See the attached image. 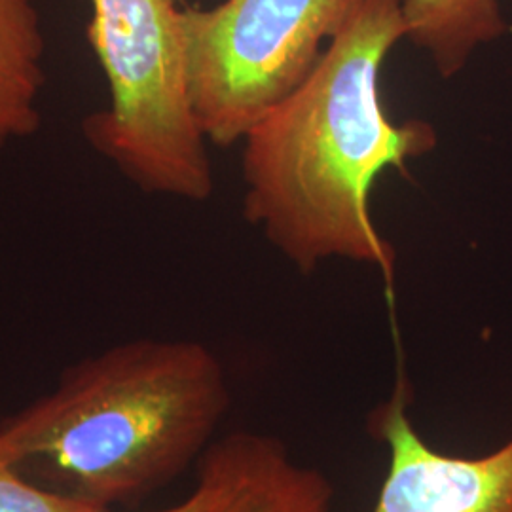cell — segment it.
I'll list each match as a JSON object with an SVG mask.
<instances>
[{
	"label": "cell",
	"mask_w": 512,
	"mask_h": 512,
	"mask_svg": "<svg viewBox=\"0 0 512 512\" xmlns=\"http://www.w3.org/2000/svg\"><path fill=\"white\" fill-rule=\"evenodd\" d=\"M404 38L403 0H366L310 76L243 137V215L302 274L329 258L378 268L397 253L370 213L374 181L437 147L423 120L393 122L380 78Z\"/></svg>",
	"instance_id": "cell-1"
},
{
	"label": "cell",
	"mask_w": 512,
	"mask_h": 512,
	"mask_svg": "<svg viewBox=\"0 0 512 512\" xmlns=\"http://www.w3.org/2000/svg\"><path fill=\"white\" fill-rule=\"evenodd\" d=\"M230 408L211 349L133 340L69 368L52 393L0 423V452L42 490L107 509L173 482Z\"/></svg>",
	"instance_id": "cell-2"
},
{
	"label": "cell",
	"mask_w": 512,
	"mask_h": 512,
	"mask_svg": "<svg viewBox=\"0 0 512 512\" xmlns=\"http://www.w3.org/2000/svg\"><path fill=\"white\" fill-rule=\"evenodd\" d=\"M88 42L110 105L84 120V135L147 194L205 202L213 167L194 114L177 0H90Z\"/></svg>",
	"instance_id": "cell-3"
},
{
	"label": "cell",
	"mask_w": 512,
	"mask_h": 512,
	"mask_svg": "<svg viewBox=\"0 0 512 512\" xmlns=\"http://www.w3.org/2000/svg\"><path fill=\"white\" fill-rule=\"evenodd\" d=\"M366 0H224L183 8L188 88L209 145L241 143L310 76Z\"/></svg>",
	"instance_id": "cell-4"
},
{
	"label": "cell",
	"mask_w": 512,
	"mask_h": 512,
	"mask_svg": "<svg viewBox=\"0 0 512 512\" xmlns=\"http://www.w3.org/2000/svg\"><path fill=\"white\" fill-rule=\"evenodd\" d=\"M401 378L370 416L389 448V469L372 512H512V439L482 458H454L425 444L408 418Z\"/></svg>",
	"instance_id": "cell-5"
},
{
	"label": "cell",
	"mask_w": 512,
	"mask_h": 512,
	"mask_svg": "<svg viewBox=\"0 0 512 512\" xmlns=\"http://www.w3.org/2000/svg\"><path fill=\"white\" fill-rule=\"evenodd\" d=\"M198 484L207 494L205 512H330L334 495L321 471L258 433H234L209 446Z\"/></svg>",
	"instance_id": "cell-6"
},
{
	"label": "cell",
	"mask_w": 512,
	"mask_h": 512,
	"mask_svg": "<svg viewBox=\"0 0 512 512\" xmlns=\"http://www.w3.org/2000/svg\"><path fill=\"white\" fill-rule=\"evenodd\" d=\"M44 55L38 0H0V152L40 128Z\"/></svg>",
	"instance_id": "cell-7"
},
{
	"label": "cell",
	"mask_w": 512,
	"mask_h": 512,
	"mask_svg": "<svg viewBox=\"0 0 512 512\" xmlns=\"http://www.w3.org/2000/svg\"><path fill=\"white\" fill-rule=\"evenodd\" d=\"M404 38L433 59L442 78L463 71L484 44L509 33L497 0H403Z\"/></svg>",
	"instance_id": "cell-8"
},
{
	"label": "cell",
	"mask_w": 512,
	"mask_h": 512,
	"mask_svg": "<svg viewBox=\"0 0 512 512\" xmlns=\"http://www.w3.org/2000/svg\"><path fill=\"white\" fill-rule=\"evenodd\" d=\"M0 512H110L42 490L19 475L0 452Z\"/></svg>",
	"instance_id": "cell-9"
},
{
	"label": "cell",
	"mask_w": 512,
	"mask_h": 512,
	"mask_svg": "<svg viewBox=\"0 0 512 512\" xmlns=\"http://www.w3.org/2000/svg\"><path fill=\"white\" fill-rule=\"evenodd\" d=\"M205 509H207V494H205L202 486L198 484L192 495L186 501H183L181 505L160 512H205Z\"/></svg>",
	"instance_id": "cell-10"
}]
</instances>
